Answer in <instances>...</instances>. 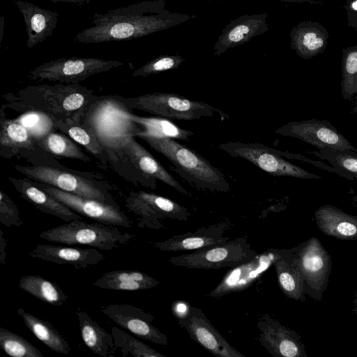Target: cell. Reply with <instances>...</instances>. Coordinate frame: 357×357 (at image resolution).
I'll list each match as a JSON object with an SVG mask.
<instances>
[{
    "label": "cell",
    "instance_id": "1",
    "mask_svg": "<svg viewBox=\"0 0 357 357\" xmlns=\"http://www.w3.org/2000/svg\"><path fill=\"white\" fill-rule=\"evenodd\" d=\"M162 1H144L91 17V26L79 32L74 41L83 44L136 39L176 24L162 8Z\"/></svg>",
    "mask_w": 357,
    "mask_h": 357
},
{
    "label": "cell",
    "instance_id": "2",
    "mask_svg": "<svg viewBox=\"0 0 357 357\" xmlns=\"http://www.w3.org/2000/svg\"><path fill=\"white\" fill-rule=\"evenodd\" d=\"M132 109L119 95L98 96L82 119V125L96 138L115 169L130 161L126 147L132 137L142 131L131 119Z\"/></svg>",
    "mask_w": 357,
    "mask_h": 357
},
{
    "label": "cell",
    "instance_id": "3",
    "mask_svg": "<svg viewBox=\"0 0 357 357\" xmlns=\"http://www.w3.org/2000/svg\"><path fill=\"white\" fill-rule=\"evenodd\" d=\"M6 106L18 112L42 111L54 121L82 120L96 99V93L79 84L31 85L2 96Z\"/></svg>",
    "mask_w": 357,
    "mask_h": 357
},
{
    "label": "cell",
    "instance_id": "4",
    "mask_svg": "<svg viewBox=\"0 0 357 357\" xmlns=\"http://www.w3.org/2000/svg\"><path fill=\"white\" fill-rule=\"evenodd\" d=\"M139 137L167 158L175 171L192 185L213 192L229 191L224 174L194 150L172 138L149 135Z\"/></svg>",
    "mask_w": 357,
    "mask_h": 357
},
{
    "label": "cell",
    "instance_id": "5",
    "mask_svg": "<svg viewBox=\"0 0 357 357\" xmlns=\"http://www.w3.org/2000/svg\"><path fill=\"white\" fill-rule=\"evenodd\" d=\"M38 236L44 240L67 245H89L101 250H113L130 242L135 234L118 227L100 222H86L79 219L50 228Z\"/></svg>",
    "mask_w": 357,
    "mask_h": 357
},
{
    "label": "cell",
    "instance_id": "6",
    "mask_svg": "<svg viewBox=\"0 0 357 357\" xmlns=\"http://www.w3.org/2000/svg\"><path fill=\"white\" fill-rule=\"evenodd\" d=\"M15 169L26 178L55 187L63 191L99 202L117 206L109 192L110 185L97 181L93 175L79 174L83 172L60 169L52 166L13 165Z\"/></svg>",
    "mask_w": 357,
    "mask_h": 357
},
{
    "label": "cell",
    "instance_id": "7",
    "mask_svg": "<svg viewBox=\"0 0 357 357\" xmlns=\"http://www.w3.org/2000/svg\"><path fill=\"white\" fill-rule=\"evenodd\" d=\"M130 109H138L160 117L174 120H198L218 114L229 116L220 109L206 102L188 99L174 93L153 92L137 97H123Z\"/></svg>",
    "mask_w": 357,
    "mask_h": 357
},
{
    "label": "cell",
    "instance_id": "8",
    "mask_svg": "<svg viewBox=\"0 0 357 357\" xmlns=\"http://www.w3.org/2000/svg\"><path fill=\"white\" fill-rule=\"evenodd\" d=\"M258 254L251 248L245 236L223 243L172 257L168 261L187 268L220 269L234 268L252 259Z\"/></svg>",
    "mask_w": 357,
    "mask_h": 357
},
{
    "label": "cell",
    "instance_id": "9",
    "mask_svg": "<svg viewBox=\"0 0 357 357\" xmlns=\"http://www.w3.org/2000/svg\"><path fill=\"white\" fill-rule=\"evenodd\" d=\"M222 151L234 158L246 160L275 176H290L302 179H321L312 173L283 158L281 151L255 142H227L218 145Z\"/></svg>",
    "mask_w": 357,
    "mask_h": 357
},
{
    "label": "cell",
    "instance_id": "10",
    "mask_svg": "<svg viewBox=\"0 0 357 357\" xmlns=\"http://www.w3.org/2000/svg\"><path fill=\"white\" fill-rule=\"evenodd\" d=\"M119 61L93 57H65L46 61L29 72L31 80L78 84L88 77L123 66Z\"/></svg>",
    "mask_w": 357,
    "mask_h": 357
},
{
    "label": "cell",
    "instance_id": "11",
    "mask_svg": "<svg viewBox=\"0 0 357 357\" xmlns=\"http://www.w3.org/2000/svg\"><path fill=\"white\" fill-rule=\"evenodd\" d=\"M294 255L303 274L305 294L320 301L332 268L331 255L314 236L295 246Z\"/></svg>",
    "mask_w": 357,
    "mask_h": 357
},
{
    "label": "cell",
    "instance_id": "12",
    "mask_svg": "<svg viewBox=\"0 0 357 357\" xmlns=\"http://www.w3.org/2000/svg\"><path fill=\"white\" fill-rule=\"evenodd\" d=\"M31 181L35 185L47 192L80 215L105 225L124 228H130L132 225V221L119 205L103 203L63 191L47 184Z\"/></svg>",
    "mask_w": 357,
    "mask_h": 357
},
{
    "label": "cell",
    "instance_id": "13",
    "mask_svg": "<svg viewBox=\"0 0 357 357\" xmlns=\"http://www.w3.org/2000/svg\"><path fill=\"white\" fill-rule=\"evenodd\" d=\"M289 251V249L268 248L258 253L252 259L227 271L222 280L207 296L220 298L225 295L248 289Z\"/></svg>",
    "mask_w": 357,
    "mask_h": 357
},
{
    "label": "cell",
    "instance_id": "14",
    "mask_svg": "<svg viewBox=\"0 0 357 357\" xmlns=\"http://www.w3.org/2000/svg\"><path fill=\"white\" fill-rule=\"evenodd\" d=\"M275 132L284 137L298 139L318 149H349L357 152V148L330 121L325 119L290 121L278 128Z\"/></svg>",
    "mask_w": 357,
    "mask_h": 357
},
{
    "label": "cell",
    "instance_id": "15",
    "mask_svg": "<svg viewBox=\"0 0 357 357\" xmlns=\"http://www.w3.org/2000/svg\"><path fill=\"white\" fill-rule=\"evenodd\" d=\"M176 319L178 324L185 329L192 340L213 356L245 357L227 341L199 308L190 305L185 314Z\"/></svg>",
    "mask_w": 357,
    "mask_h": 357
},
{
    "label": "cell",
    "instance_id": "16",
    "mask_svg": "<svg viewBox=\"0 0 357 357\" xmlns=\"http://www.w3.org/2000/svg\"><path fill=\"white\" fill-rule=\"evenodd\" d=\"M258 340L275 357H307L301 335L268 314L257 318Z\"/></svg>",
    "mask_w": 357,
    "mask_h": 357
},
{
    "label": "cell",
    "instance_id": "17",
    "mask_svg": "<svg viewBox=\"0 0 357 357\" xmlns=\"http://www.w3.org/2000/svg\"><path fill=\"white\" fill-rule=\"evenodd\" d=\"M101 312L118 326L142 339L167 346V337L152 322L155 317L136 306L123 304H107L100 307Z\"/></svg>",
    "mask_w": 357,
    "mask_h": 357
},
{
    "label": "cell",
    "instance_id": "18",
    "mask_svg": "<svg viewBox=\"0 0 357 357\" xmlns=\"http://www.w3.org/2000/svg\"><path fill=\"white\" fill-rule=\"evenodd\" d=\"M32 257L57 264L84 269L99 264L105 256L95 248L39 244L28 252Z\"/></svg>",
    "mask_w": 357,
    "mask_h": 357
},
{
    "label": "cell",
    "instance_id": "19",
    "mask_svg": "<svg viewBox=\"0 0 357 357\" xmlns=\"http://www.w3.org/2000/svg\"><path fill=\"white\" fill-rule=\"evenodd\" d=\"M229 227L228 222H220L193 232L174 235L169 239L152 243V245L167 252L196 250L228 241L229 237L223 234Z\"/></svg>",
    "mask_w": 357,
    "mask_h": 357
},
{
    "label": "cell",
    "instance_id": "20",
    "mask_svg": "<svg viewBox=\"0 0 357 357\" xmlns=\"http://www.w3.org/2000/svg\"><path fill=\"white\" fill-rule=\"evenodd\" d=\"M267 14L246 15L231 21L222 30L213 51L219 56L234 47L242 45L267 29Z\"/></svg>",
    "mask_w": 357,
    "mask_h": 357
},
{
    "label": "cell",
    "instance_id": "21",
    "mask_svg": "<svg viewBox=\"0 0 357 357\" xmlns=\"http://www.w3.org/2000/svg\"><path fill=\"white\" fill-rule=\"evenodd\" d=\"M24 18L26 47L32 48L52 36L58 22V13L43 8L29 1H15Z\"/></svg>",
    "mask_w": 357,
    "mask_h": 357
},
{
    "label": "cell",
    "instance_id": "22",
    "mask_svg": "<svg viewBox=\"0 0 357 357\" xmlns=\"http://www.w3.org/2000/svg\"><path fill=\"white\" fill-rule=\"evenodd\" d=\"M8 178L21 197L33 204L40 211L58 218L65 222L82 219L80 215L35 185L31 179L11 176Z\"/></svg>",
    "mask_w": 357,
    "mask_h": 357
},
{
    "label": "cell",
    "instance_id": "23",
    "mask_svg": "<svg viewBox=\"0 0 357 357\" xmlns=\"http://www.w3.org/2000/svg\"><path fill=\"white\" fill-rule=\"evenodd\" d=\"M290 38L291 47L298 56L310 59L325 51L329 33L319 22L305 21L293 27Z\"/></svg>",
    "mask_w": 357,
    "mask_h": 357
},
{
    "label": "cell",
    "instance_id": "24",
    "mask_svg": "<svg viewBox=\"0 0 357 357\" xmlns=\"http://www.w3.org/2000/svg\"><path fill=\"white\" fill-rule=\"evenodd\" d=\"M0 155L10 158L19 153L42 150L29 131L16 119L6 118L2 106L0 112Z\"/></svg>",
    "mask_w": 357,
    "mask_h": 357
},
{
    "label": "cell",
    "instance_id": "25",
    "mask_svg": "<svg viewBox=\"0 0 357 357\" xmlns=\"http://www.w3.org/2000/svg\"><path fill=\"white\" fill-rule=\"evenodd\" d=\"M315 222L325 234L341 240H357V216L349 215L331 204L318 208Z\"/></svg>",
    "mask_w": 357,
    "mask_h": 357
},
{
    "label": "cell",
    "instance_id": "26",
    "mask_svg": "<svg viewBox=\"0 0 357 357\" xmlns=\"http://www.w3.org/2000/svg\"><path fill=\"white\" fill-rule=\"evenodd\" d=\"M126 154L133 167L145 176L158 179L179 192L191 196L166 169L135 140V137L130 139L126 147Z\"/></svg>",
    "mask_w": 357,
    "mask_h": 357
},
{
    "label": "cell",
    "instance_id": "27",
    "mask_svg": "<svg viewBox=\"0 0 357 357\" xmlns=\"http://www.w3.org/2000/svg\"><path fill=\"white\" fill-rule=\"evenodd\" d=\"M295 247L273 264L278 284L283 294L289 298L304 301V277L294 255Z\"/></svg>",
    "mask_w": 357,
    "mask_h": 357
},
{
    "label": "cell",
    "instance_id": "28",
    "mask_svg": "<svg viewBox=\"0 0 357 357\" xmlns=\"http://www.w3.org/2000/svg\"><path fill=\"white\" fill-rule=\"evenodd\" d=\"M81 336L86 346L102 357H114L116 348L112 334L100 326L84 310H76Z\"/></svg>",
    "mask_w": 357,
    "mask_h": 357
},
{
    "label": "cell",
    "instance_id": "29",
    "mask_svg": "<svg viewBox=\"0 0 357 357\" xmlns=\"http://www.w3.org/2000/svg\"><path fill=\"white\" fill-rule=\"evenodd\" d=\"M160 282L146 273L118 270L105 273L93 285L103 289L137 291L158 287Z\"/></svg>",
    "mask_w": 357,
    "mask_h": 357
},
{
    "label": "cell",
    "instance_id": "30",
    "mask_svg": "<svg viewBox=\"0 0 357 357\" xmlns=\"http://www.w3.org/2000/svg\"><path fill=\"white\" fill-rule=\"evenodd\" d=\"M17 314L22 318L28 329L52 351L68 354L70 345L68 341L50 322L36 317L20 307Z\"/></svg>",
    "mask_w": 357,
    "mask_h": 357
},
{
    "label": "cell",
    "instance_id": "31",
    "mask_svg": "<svg viewBox=\"0 0 357 357\" xmlns=\"http://www.w3.org/2000/svg\"><path fill=\"white\" fill-rule=\"evenodd\" d=\"M18 287L40 301L55 306H61L68 299V296L56 283L38 275L22 276Z\"/></svg>",
    "mask_w": 357,
    "mask_h": 357
},
{
    "label": "cell",
    "instance_id": "32",
    "mask_svg": "<svg viewBox=\"0 0 357 357\" xmlns=\"http://www.w3.org/2000/svg\"><path fill=\"white\" fill-rule=\"evenodd\" d=\"M38 146L47 153L63 158L79 160L85 162L92 161L75 141L68 135L53 130L43 137L36 140Z\"/></svg>",
    "mask_w": 357,
    "mask_h": 357
},
{
    "label": "cell",
    "instance_id": "33",
    "mask_svg": "<svg viewBox=\"0 0 357 357\" xmlns=\"http://www.w3.org/2000/svg\"><path fill=\"white\" fill-rule=\"evenodd\" d=\"M131 119L136 122L142 128V131L136 135H149L157 137H167L174 139L188 140L194 132L178 127L172 121L162 117H144L131 113Z\"/></svg>",
    "mask_w": 357,
    "mask_h": 357
},
{
    "label": "cell",
    "instance_id": "34",
    "mask_svg": "<svg viewBox=\"0 0 357 357\" xmlns=\"http://www.w3.org/2000/svg\"><path fill=\"white\" fill-rule=\"evenodd\" d=\"M82 120L61 121L55 123L57 130L66 134L95 156L105 167L109 164V158L96 138L82 125Z\"/></svg>",
    "mask_w": 357,
    "mask_h": 357
},
{
    "label": "cell",
    "instance_id": "35",
    "mask_svg": "<svg viewBox=\"0 0 357 357\" xmlns=\"http://www.w3.org/2000/svg\"><path fill=\"white\" fill-rule=\"evenodd\" d=\"M311 153L327 160L338 171L339 176L348 180L357 178V152L349 149H319Z\"/></svg>",
    "mask_w": 357,
    "mask_h": 357
},
{
    "label": "cell",
    "instance_id": "36",
    "mask_svg": "<svg viewBox=\"0 0 357 357\" xmlns=\"http://www.w3.org/2000/svg\"><path fill=\"white\" fill-rule=\"evenodd\" d=\"M112 335L116 349L119 350L123 356L165 357V355L117 327L112 328Z\"/></svg>",
    "mask_w": 357,
    "mask_h": 357
},
{
    "label": "cell",
    "instance_id": "37",
    "mask_svg": "<svg viewBox=\"0 0 357 357\" xmlns=\"http://www.w3.org/2000/svg\"><path fill=\"white\" fill-rule=\"evenodd\" d=\"M341 94L351 100L357 94V45L342 50Z\"/></svg>",
    "mask_w": 357,
    "mask_h": 357
},
{
    "label": "cell",
    "instance_id": "38",
    "mask_svg": "<svg viewBox=\"0 0 357 357\" xmlns=\"http://www.w3.org/2000/svg\"><path fill=\"white\" fill-rule=\"evenodd\" d=\"M0 348L12 357H44L28 340L13 331L0 327Z\"/></svg>",
    "mask_w": 357,
    "mask_h": 357
},
{
    "label": "cell",
    "instance_id": "39",
    "mask_svg": "<svg viewBox=\"0 0 357 357\" xmlns=\"http://www.w3.org/2000/svg\"><path fill=\"white\" fill-rule=\"evenodd\" d=\"M142 200L165 218L186 221L190 216L187 208L162 196L144 191L135 192Z\"/></svg>",
    "mask_w": 357,
    "mask_h": 357
},
{
    "label": "cell",
    "instance_id": "40",
    "mask_svg": "<svg viewBox=\"0 0 357 357\" xmlns=\"http://www.w3.org/2000/svg\"><path fill=\"white\" fill-rule=\"evenodd\" d=\"M15 119L29 131L35 140L56 130L54 119L42 111L27 109Z\"/></svg>",
    "mask_w": 357,
    "mask_h": 357
},
{
    "label": "cell",
    "instance_id": "41",
    "mask_svg": "<svg viewBox=\"0 0 357 357\" xmlns=\"http://www.w3.org/2000/svg\"><path fill=\"white\" fill-rule=\"evenodd\" d=\"M126 206L130 211L141 217L138 223L139 227L155 229H158L162 227L161 220L165 217L155 211L150 205L139 199L135 192H131L126 198Z\"/></svg>",
    "mask_w": 357,
    "mask_h": 357
},
{
    "label": "cell",
    "instance_id": "42",
    "mask_svg": "<svg viewBox=\"0 0 357 357\" xmlns=\"http://www.w3.org/2000/svg\"><path fill=\"white\" fill-rule=\"evenodd\" d=\"M185 59L180 55H162L135 70L133 77H144L161 72L178 68Z\"/></svg>",
    "mask_w": 357,
    "mask_h": 357
},
{
    "label": "cell",
    "instance_id": "43",
    "mask_svg": "<svg viewBox=\"0 0 357 357\" xmlns=\"http://www.w3.org/2000/svg\"><path fill=\"white\" fill-rule=\"evenodd\" d=\"M0 222L8 228L23 225L17 206L2 190L0 191Z\"/></svg>",
    "mask_w": 357,
    "mask_h": 357
},
{
    "label": "cell",
    "instance_id": "44",
    "mask_svg": "<svg viewBox=\"0 0 357 357\" xmlns=\"http://www.w3.org/2000/svg\"><path fill=\"white\" fill-rule=\"evenodd\" d=\"M345 8L349 26L357 30V0H348Z\"/></svg>",
    "mask_w": 357,
    "mask_h": 357
},
{
    "label": "cell",
    "instance_id": "45",
    "mask_svg": "<svg viewBox=\"0 0 357 357\" xmlns=\"http://www.w3.org/2000/svg\"><path fill=\"white\" fill-rule=\"evenodd\" d=\"M0 263L4 264L6 257L7 240L3 237L2 230L0 231Z\"/></svg>",
    "mask_w": 357,
    "mask_h": 357
},
{
    "label": "cell",
    "instance_id": "46",
    "mask_svg": "<svg viewBox=\"0 0 357 357\" xmlns=\"http://www.w3.org/2000/svg\"><path fill=\"white\" fill-rule=\"evenodd\" d=\"M54 3L56 2H63V3H69L76 4L79 6H84L88 4L91 0H47Z\"/></svg>",
    "mask_w": 357,
    "mask_h": 357
},
{
    "label": "cell",
    "instance_id": "47",
    "mask_svg": "<svg viewBox=\"0 0 357 357\" xmlns=\"http://www.w3.org/2000/svg\"><path fill=\"white\" fill-rule=\"evenodd\" d=\"M3 27H4V20H3V17L1 16V31H0L1 36H0V43L1 42L2 37H3Z\"/></svg>",
    "mask_w": 357,
    "mask_h": 357
},
{
    "label": "cell",
    "instance_id": "48",
    "mask_svg": "<svg viewBox=\"0 0 357 357\" xmlns=\"http://www.w3.org/2000/svg\"><path fill=\"white\" fill-rule=\"evenodd\" d=\"M353 311H354V312L356 314H357V291L356 293L355 299L354 301V309H353Z\"/></svg>",
    "mask_w": 357,
    "mask_h": 357
},
{
    "label": "cell",
    "instance_id": "49",
    "mask_svg": "<svg viewBox=\"0 0 357 357\" xmlns=\"http://www.w3.org/2000/svg\"><path fill=\"white\" fill-rule=\"evenodd\" d=\"M351 112L352 114H357V98H356V99L355 105H354V107H352Z\"/></svg>",
    "mask_w": 357,
    "mask_h": 357
},
{
    "label": "cell",
    "instance_id": "50",
    "mask_svg": "<svg viewBox=\"0 0 357 357\" xmlns=\"http://www.w3.org/2000/svg\"><path fill=\"white\" fill-rule=\"evenodd\" d=\"M352 202L357 206V195H354L351 198Z\"/></svg>",
    "mask_w": 357,
    "mask_h": 357
}]
</instances>
